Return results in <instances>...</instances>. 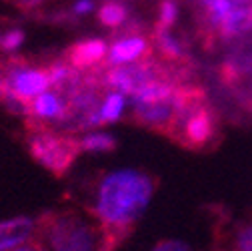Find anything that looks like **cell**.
Here are the masks:
<instances>
[{
	"instance_id": "1",
	"label": "cell",
	"mask_w": 252,
	"mask_h": 251,
	"mask_svg": "<svg viewBox=\"0 0 252 251\" xmlns=\"http://www.w3.org/2000/svg\"><path fill=\"white\" fill-rule=\"evenodd\" d=\"M156 189L158 177L144 169L104 171L90 179L86 209L100 219L116 247H120L136 229Z\"/></svg>"
},
{
	"instance_id": "2",
	"label": "cell",
	"mask_w": 252,
	"mask_h": 251,
	"mask_svg": "<svg viewBox=\"0 0 252 251\" xmlns=\"http://www.w3.org/2000/svg\"><path fill=\"white\" fill-rule=\"evenodd\" d=\"M46 251H116L106 227L86 207H66L38 217L34 237Z\"/></svg>"
},
{
	"instance_id": "3",
	"label": "cell",
	"mask_w": 252,
	"mask_h": 251,
	"mask_svg": "<svg viewBox=\"0 0 252 251\" xmlns=\"http://www.w3.org/2000/svg\"><path fill=\"white\" fill-rule=\"evenodd\" d=\"M26 127H28L26 145L30 157L54 177H64L74 165L76 157L82 153L78 139L68 133L46 129L32 119L26 121Z\"/></svg>"
},
{
	"instance_id": "4",
	"label": "cell",
	"mask_w": 252,
	"mask_h": 251,
	"mask_svg": "<svg viewBox=\"0 0 252 251\" xmlns=\"http://www.w3.org/2000/svg\"><path fill=\"white\" fill-rule=\"evenodd\" d=\"M174 145L194 153L214 151L220 145V115L210 101H204L190 115V119L186 121L182 131L174 139Z\"/></svg>"
},
{
	"instance_id": "5",
	"label": "cell",
	"mask_w": 252,
	"mask_h": 251,
	"mask_svg": "<svg viewBox=\"0 0 252 251\" xmlns=\"http://www.w3.org/2000/svg\"><path fill=\"white\" fill-rule=\"evenodd\" d=\"M50 88L48 69L46 62L34 65L28 58H10L6 62V88L4 92L22 99V101H32L40 92Z\"/></svg>"
},
{
	"instance_id": "6",
	"label": "cell",
	"mask_w": 252,
	"mask_h": 251,
	"mask_svg": "<svg viewBox=\"0 0 252 251\" xmlns=\"http://www.w3.org/2000/svg\"><path fill=\"white\" fill-rule=\"evenodd\" d=\"M178 107H180V95L176 88L168 99L156 101V103H134L128 123L136 125L140 129L154 131V133L168 139L176 113H178Z\"/></svg>"
},
{
	"instance_id": "7",
	"label": "cell",
	"mask_w": 252,
	"mask_h": 251,
	"mask_svg": "<svg viewBox=\"0 0 252 251\" xmlns=\"http://www.w3.org/2000/svg\"><path fill=\"white\" fill-rule=\"evenodd\" d=\"M212 251H252V211L236 221L218 219Z\"/></svg>"
},
{
	"instance_id": "8",
	"label": "cell",
	"mask_w": 252,
	"mask_h": 251,
	"mask_svg": "<svg viewBox=\"0 0 252 251\" xmlns=\"http://www.w3.org/2000/svg\"><path fill=\"white\" fill-rule=\"evenodd\" d=\"M154 44L150 39V33L144 35H132V37H114L108 44V56L104 67H118L128 65V62L144 60L154 56Z\"/></svg>"
},
{
	"instance_id": "9",
	"label": "cell",
	"mask_w": 252,
	"mask_h": 251,
	"mask_svg": "<svg viewBox=\"0 0 252 251\" xmlns=\"http://www.w3.org/2000/svg\"><path fill=\"white\" fill-rule=\"evenodd\" d=\"M108 56V42L104 39H82L70 44L62 58L80 73L98 71L104 67Z\"/></svg>"
},
{
	"instance_id": "10",
	"label": "cell",
	"mask_w": 252,
	"mask_h": 251,
	"mask_svg": "<svg viewBox=\"0 0 252 251\" xmlns=\"http://www.w3.org/2000/svg\"><path fill=\"white\" fill-rule=\"evenodd\" d=\"M150 39L154 44V52L158 58L172 62V65H194L190 58V50H188V44L174 37L172 28H158L154 26L150 30Z\"/></svg>"
},
{
	"instance_id": "11",
	"label": "cell",
	"mask_w": 252,
	"mask_h": 251,
	"mask_svg": "<svg viewBox=\"0 0 252 251\" xmlns=\"http://www.w3.org/2000/svg\"><path fill=\"white\" fill-rule=\"evenodd\" d=\"M38 219L34 217H8L0 219V251H10L30 239L36 237Z\"/></svg>"
},
{
	"instance_id": "12",
	"label": "cell",
	"mask_w": 252,
	"mask_h": 251,
	"mask_svg": "<svg viewBox=\"0 0 252 251\" xmlns=\"http://www.w3.org/2000/svg\"><path fill=\"white\" fill-rule=\"evenodd\" d=\"M98 22L106 28L118 30L120 26H124V22L130 18V8L126 6L120 0H106V2L98 8Z\"/></svg>"
},
{
	"instance_id": "13",
	"label": "cell",
	"mask_w": 252,
	"mask_h": 251,
	"mask_svg": "<svg viewBox=\"0 0 252 251\" xmlns=\"http://www.w3.org/2000/svg\"><path fill=\"white\" fill-rule=\"evenodd\" d=\"M80 151L84 153H112L118 147V141L114 135L104 133V131H92L86 133L82 139H78Z\"/></svg>"
},
{
	"instance_id": "14",
	"label": "cell",
	"mask_w": 252,
	"mask_h": 251,
	"mask_svg": "<svg viewBox=\"0 0 252 251\" xmlns=\"http://www.w3.org/2000/svg\"><path fill=\"white\" fill-rule=\"evenodd\" d=\"M124 105H126V97L118 90H108V95L104 97V103L100 107V119L102 125L108 123H116L122 119L124 113Z\"/></svg>"
},
{
	"instance_id": "15",
	"label": "cell",
	"mask_w": 252,
	"mask_h": 251,
	"mask_svg": "<svg viewBox=\"0 0 252 251\" xmlns=\"http://www.w3.org/2000/svg\"><path fill=\"white\" fill-rule=\"evenodd\" d=\"M26 41V35L22 28H8V30H0V52L12 54L16 52Z\"/></svg>"
},
{
	"instance_id": "16",
	"label": "cell",
	"mask_w": 252,
	"mask_h": 251,
	"mask_svg": "<svg viewBox=\"0 0 252 251\" xmlns=\"http://www.w3.org/2000/svg\"><path fill=\"white\" fill-rule=\"evenodd\" d=\"M178 22V4L176 0H160L158 4V20L154 26L158 28H172Z\"/></svg>"
},
{
	"instance_id": "17",
	"label": "cell",
	"mask_w": 252,
	"mask_h": 251,
	"mask_svg": "<svg viewBox=\"0 0 252 251\" xmlns=\"http://www.w3.org/2000/svg\"><path fill=\"white\" fill-rule=\"evenodd\" d=\"M150 251H196V249L184 239H162V241L156 243Z\"/></svg>"
},
{
	"instance_id": "18",
	"label": "cell",
	"mask_w": 252,
	"mask_h": 251,
	"mask_svg": "<svg viewBox=\"0 0 252 251\" xmlns=\"http://www.w3.org/2000/svg\"><path fill=\"white\" fill-rule=\"evenodd\" d=\"M76 16H86V14H90L92 10H94V0H76L74 2V6L70 8Z\"/></svg>"
},
{
	"instance_id": "19",
	"label": "cell",
	"mask_w": 252,
	"mask_h": 251,
	"mask_svg": "<svg viewBox=\"0 0 252 251\" xmlns=\"http://www.w3.org/2000/svg\"><path fill=\"white\" fill-rule=\"evenodd\" d=\"M12 2L16 8H20L24 12H32V10L40 8L44 2H48V0H12Z\"/></svg>"
},
{
	"instance_id": "20",
	"label": "cell",
	"mask_w": 252,
	"mask_h": 251,
	"mask_svg": "<svg viewBox=\"0 0 252 251\" xmlns=\"http://www.w3.org/2000/svg\"><path fill=\"white\" fill-rule=\"evenodd\" d=\"M10 251H46V249H44L36 239H30V241H26V243H22V245L10 249Z\"/></svg>"
},
{
	"instance_id": "21",
	"label": "cell",
	"mask_w": 252,
	"mask_h": 251,
	"mask_svg": "<svg viewBox=\"0 0 252 251\" xmlns=\"http://www.w3.org/2000/svg\"><path fill=\"white\" fill-rule=\"evenodd\" d=\"M4 88H6V62L0 60V101L4 97Z\"/></svg>"
}]
</instances>
